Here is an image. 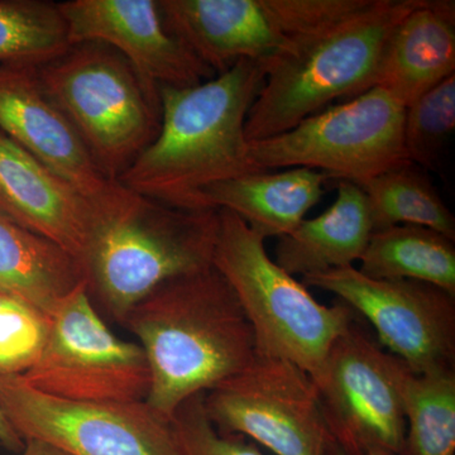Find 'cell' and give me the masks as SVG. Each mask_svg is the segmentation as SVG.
Returning a JSON list of instances; mask_svg holds the SVG:
<instances>
[{
  "label": "cell",
  "mask_w": 455,
  "mask_h": 455,
  "mask_svg": "<svg viewBox=\"0 0 455 455\" xmlns=\"http://www.w3.org/2000/svg\"><path fill=\"white\" fill-rule=\"evenodd\" d=\"M0 443L4 447L12 449V451H20L25 445L23 439L18 435L17 431L9 424L8 419L5 418L2 409H0Z\"/></svg>",
  "instance_id": "cell-28"
},
{
  "label": "cell",
  "mask_w": 455,
  "mask_h": 455,
  "mask_svg": "<svg viewBox=\"0 0 455 455\" xmlns=\"http://www.w3.org/2000/svg\"><path fill=\"white\" fill-rule=\"evenodd\" d=\"M89 202L79 260L90 298L116 322L167 281L212 267L217 209L176 208L118 181Z\"/></svg>",
  "instance_id": "cell-3"
},
{
  "label": "cell",
  "mask_w": 455,
  "mask_h": 455,
  "mask_svg": "<svg viewBox=\"0 0 455 455\" xmlns=\"http://www.w3.org/2000/svg\"><path fill=\"white\" fill-rule=\"evenodd\" d=\"M313 381L331 438L341 451L405 453L406 420L388 352L355 320L334 341Z\"/></svg>",
  "instance_id": "cell-11"
},
{
  "label": "cell",
  "mask_w": 455,
  "mask_h": 455,
  "mask_svg": "<svg viewBox=\"0 0 455 455\" xmlns=\"http://www.w3.org/2000/svg\"><path fill=\"white\" fill-rule=\"evenodd\" d=\"M37 73L98 169L118 181L151 145L161 123L160 104L127 60L106 44L84 42L38 66Z\"/></svg>",
  "instance_id": "cell-6"
},
{
  "label": "cell",
  "mask_w": 455,
  "mask_h": 455,
  "mask_svg": "<svg viewBox=\"0 0 455 455\" xmlns=\"http://www.w3.org/2000/svg\"><path fill=\"white\" fill-rule=\"evenodd\" d=\"M49 331V314L0 293V376L25 374L40 357Z\"/></svg>",
  "instance_id": "cell-26"
},
{
  "label": "cell",
  "mask_w": 455,
  "mask_h": 455,
  "mask_svg": "<svg viewBox=\"0 0 455 455\" xmlns=\"http://www.w3.org/2000/svg\"><path fill=\"white\" fill-rule=\"evenodd\" d=\"M455 131V74L406 107L403 147L407 161L440 171Z\"/></svg>",
  "instance_id": "cell-25"
},
{
  "label": "cell",
  "mask_w": 455,
  "mask_h": 455,
  "mask_svg": "<svg viewBox=\"0 0 455 455\" xmlns=\"http://www.w3.org/2000/svg\"><path fill=\"white\" fill-rule=\"evenodd\" d=\"M83 283L82 263L73 253L0 212V293L50 315Z\"/></svg>",
  "instance_id": "cell-20"
},
{
  "label": "cell",
  "mask_w": 455,
  "mask_h": 455,
  "mask_svg": "<svg viewBox=\"0 0 455 455\" xmlns=\"http://www.w3.org/2000/svg\"><path fill=\"white\" fill-rule=\"evenodd\" d=\"M206 415L221 433L253 440L276 455H331L335 443L313 379L280 358L259 357L205 392Z\"/></svg>",
  "instance_id": "cell-9"
},
{
  "label": "cell",
  "mask_w": 455,
  "mask_h": 455,
  "mask_svg": "<svg viewBox=\"0 0 455 455\" xmlns=\"http://www.w3.org/2000/svg\"><path fill=\"white\" fill-rule=\"evenodd\" d=\"M71 44L98 42L127 60L148 97L160 104L163 86L197 85L214 77L172 35L158 0H70L59 3Z\"/></svg>",
  "instance_id": "cell-13"
},
{
  "label": "cell",
  "mask_w": 455,
  "mask_h": 455,
  "mask_svg": "<svg viewBox=\"0 0 455 455\" xmlns=\"http://www.w3.org/2000/svg\"><path fill=\"white\" fill-rule=\"evenodd\" d=\"M455 74V2L420 0L395 27L374 86L403 107Z\"/></svg>",
  "instance_id": "cell-17"
},
{
  "label": "cell",
  "mask_w": 455,
  "mask_h": 455,
  "mask_svg": "<svg viewBox=\"0 0 455 455\" xmlns=\"http://www.w3.org/2000/svg\"><path fill=\"white\" fill-rule=\"evenodd\" d=\"M367 317L390 355L414 372L454 367L455 298L430 283L379 280L355 266L302 277Z\"/></svg>",
  "instance_id": "cell-12"
},
{
  "label": "cell",
  "mask_w": 455,
  "mask_h": 455,
  "mask_svg": "<svg viewBox=\"0 0 455 455\" xmlns=\"http://www.w3.org/2000/svg\"><path fill=\"white\" fill-rule=\"evenodd\" d=\"M406 420L403 455H455V370L414 372L388 353Z\"/></svg>",
  "instance_id": "cell-21"
},
{
  "label": "cell",
  "mask_w": 455,
  "mask_h": 455,
  "mask_svg": "<svg viewBox=\"0 0 455 455\" xmlns=\"http://www.w3.org/2000/svg\"><path fill=\"white\" fill-rule=\"evenodd\" d=\"M331 455H400L395 453H388V451H372V453H364V454H349L347 451H341L337 444L334 445L333 451H331Z\"/></svg>",
  "instance_id": "cell-30"
},
{
  "label": "cell",
  "mask_w": 455,
  "mask_h": 455,
  "mask_svg": "<svg viewBox=\"0 0 455 455\" xmlns=\"http://www.w3.org/2000/svg\"><path fill=\"white\" fill-rule=\"evenodd\" d=\"M0 212L79 259L90 202L0 132ZM80 262V260H79Z\"/></svg>",
  "instance_id": "cell-16"
},
{
  "label": "cell",
  "mask_w": 455,
  "mask_h": 455,
  "mask_svg": "<svg viewBox=\"0 0 455 455\" xmlns=\"http://www.w3.org/2000/svg\"><path fill=\"white\" fill-rule=\"evenodd\" d=\"M70 47L59 4L0 0V65L46 64Z\"/></svg>",
  "instance_id": "cell-24"
},
{
  "label": "cell",
  "mask_w": 455,
  "mask_h": 455,
  "mask_svg": "<svg viewBox=\"0 0 455 455\" xmlns=\"http://www.w3.org/2000/svg\"><path fill=\"white\" fill-rule=\"evenodd\" d=\"M20 379L51 396L88 403L146 401L151 382L145 352L110 331L85 283L51 311L40 357Z\"/></svg>",
  "instance_id": "cell-8"
},
{
  "label": "cell",
  "mask_w": 455,
  "mask_h": 455,
  "mask_svg": "<svg viewBox=\"0 0 455 455\" xmlns=\"http://www.w3.org/2000/svg\"><path fill=\"white\" fill-rule=\"evenodd\" d=\"M203 397L188 398L171 419L180 455H263L244 436L218 430L206 415Z\"/></svg>",
  "instance_id": "cell-27"
},
{
  "label": "cell",
  "mask_w": 455,
  "mask_h": 455,
  "mask_svg": "<svg viewBox=\"0 0 455 455\" xmlns=\"http://www.w3.org/2000/svg\"><path fill=\"white\" fill-rule=\"evenodd\" d=\"M123 325L139 338L148 363L147 405L167 421L188 398L241 373L257 357L252 326L214 267L161 284Z\"/></svg>",
  "instance_id": "cell-2"
},
{
  "label": "cell",
  "mask_w": 455,
  "mask_h": 455,
  "mask_svg": "<svg viewBox=\"0 0 455 455\" xmlns=\"http://www.w3.org/2000/svg\"><path fill=\"white\" fill-rule=\"evenodd\" d=\"M359 260V271L368 277L420 281L455 298L454 241L429 228L376 230Z\"/></svg>",
  "instance_id": "cell-22"
},
{
  "label": "cell",
  "mask_w": 455,
  "mask_h": 455,
  "mask_svg": "<svg viewBox=\"0 0 455 455\" xmlns=\"http://www.w3.org/2000/svg\"><path fill=\"white\" fill-rule=\"evenodd\" d=\"M0 409L25 440L68 455H180L171 421L140 403L51 396L20 376H0Z\"/></svg>",
  "instance_id": "cell-10"
},
{
  "label": "cell",
  "mask_w": 455,
  "mask_h": 455,
  "mask_svg": "<svg viewBox=\"0 0 455 455\" xmlns=\"http://www.w3.org/2000/svg\"><path fill=\"white\" fill-rule=\"evenodd\" d=\"M167 28L215 74L242 60L265 62L289 41L265 0H158Z\"/></svg>",
  "instance_id": "cell-15"
},
{
  "label": "cell",
  "mask_w": 455,
  "mask_h": 455,
  "mask_svg": "<svg viewBox=\"0 0 455 455\" xmlns=\"http://www.w3.org/2000/svg\"><path fill=\"white\" fill-rule=\"evenodd\" d=\"M22 455H68L62 453L59 449L51 447L44 442H38V440H25V445H23Z\"/></svg>",
  "instance_id": "cell-29"
},
{
  "label": "cell",
  "mask_w": 455,
  "mask_h": 455,
  "mask_svg": "<svg viewBox=\"0 0 455 455\" xmlns=\"http://www.w3.org/2000/svg\"><path fill=\"white\" fill-rule=\"evenodd\" d=\"M373 232L363 190L338 181L337 197L324 212L278 238L275 262L287 274L302 277L350 267L363 256Z\"/></svg>",
  "instance_id": "cell-19"
},
{
  "label": "cell",
  "mask_w": 455,
  "mask_h": 455,
  "mask_svg": "<svg viewBox=\"0 0 455 455\" xmlns=\"http://www.w3.org/2000/svg\"><path fill=\"white\" fill-rule=\"evenodd\" d=\"M370 206L373 229L429 228L455 241V218L425 170L407 163L358 185Z\"/></svg>",
  "instance_id": "cell-23"
},
{
  "label": "cell",
  "mask_w": 455,
  "mask_h": 455,
  "mask_svg": "<svg viewBox=\"0 0 455 455\" xmlns=\"http://www.w3.org/2000/svg\"><path fill=\"white\" fill-rule=\"evenodd\" d=\"M405 110L390 92L373 86L307 116L291 130L252 140L251 160L262 172L304 167L361 185L409 163L403 147Z\"/></svg>",
  "instance_id": "cell-7"
},
{
  "label": "cell",
  "mask_w": 455,
  "mask_h": 455,
  "mask_svg": "<svg viewBox=\"0 0 455 455\" xmlns=\"http://www.w3.org/2000/svg\"><path fill=\"white\" fill-rule=\"evenodd\" d=\"M0 132L88 199L113 182L42 88L36 66L0 65Z\"/></svg>",
  "instance_id": "cell-14"
},
{
  "label": "cell",
  "mask_w": 455,
  "mask_h": 455,
  "mask_svg": "<svg viewBox=\"0 0 455 455\" xmlns=\"http://www.w3.org/2000/svg\"><path fill=\"white\" fill-rule=\"evenodd\" d=\"M326 176L293 167L227 180L203 191V209H224L238 215L263 239L291 233L324 196Z\"/></svg>",
  "instance_id": "cell-18"
},
{
  "label": "cell",
  "mask_w": 455,
  "mask_h": 455,
  "mask_svg": "<svg viewBox=\"0 0 455 455\" xmlns=\"http://www.w3.org/2000/svg\"><path fill=\"white\" fill-rule=\"evenodd\" d=\"M265 82L262 62L242 60L197 85L160 88V130L119 184L167 205L202 211L205 188L262 172L251 160L245 122Z\"/></svg>",
  "instance_id": "cell-1"
},
{
  "label": "cell",
  "mask_w": 455,
  "mask_h": 455,
  "mask_svg": "<svg viewBox=\"0 0 455 455\" xmlns=\"http://www.w3.org/2000/svg\"><path fill=\"white\" fill-rule=\"evenodd\" d=\"M420 0H370L357 13L289 38L262 62L266 82L254 101L245 136L250 142L291 130L335 99L373 88L386 42Z\"/></svg>",
  "instance_id": "cell-4"
},
{
  "label": "cell",
  "mask_w": 455,
  "mask_h": 455,
  "mask_svg": "<svg viewBox=\"0 0 455 455\" xmlns=\"http://www.w3.org/2000/svg\"><path fill=\"white\" fill-rule=\"evenodd\" d=\"M212 267L226 278L252 326L259 357L291 362L316 379L334 341L355 322L344 302L326 307L266 252L265 239L220 211Z\"/></svg>",
  "instance_id": "cell-5"
}]
</instances>
